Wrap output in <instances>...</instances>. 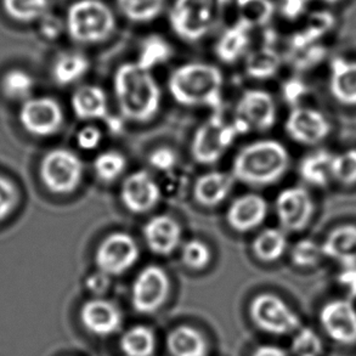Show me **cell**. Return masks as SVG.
Listing matches in <instances>:
<instances>
[{"label": "cell", "mask_w": 356, "mask_h": 356, "mask_svg": "<svg viewBox=\"0 0 356 356\" xmlns=\"http://www.w3.org/2000/svg\"><path fill=\"white\" fill-rule=\"evenodd\" d=\"M293 51L292 61H293L294 66L299 70H304V71L321 63L326 55L325 48L316 45V44L307 47V48L293 50Z\"/></svg>", "instance_id": "cell-44"}, {"label": "cell", "mask_w": 356, "mask_h": 356, "mask_svg": "<svg viewBox=\"0 0 356 356\" xmlns=\"http://www.w3.org/2000/svg\"><path fill=\"white\" fill-rule=\"evenodd\" d=\"M172 53V47L165 39L159 35H149L141 44L136 63L146 70L152 71L154 67L169 61Z\"/></svg>", "instance_id": "cell-35"}, {"label": "cell", "mask_w": 356, "mask_h": 356, "mask_svg": "<svg viewBox=\"0 0 356 356\" xmlns=\"http://www.w3.org/2000/svg\"><path fill=\"white\" fill-rule=\"evenodd\" d=\"M170 279L162 266L147 265L135 276L130 302L136 313L152 315L163 308L170 293Z\"/></svg>", "instance_id": "cell-10"}, {"label": "cell", "mask_w": 356, "mask_h": 356, "mask_svg": "<svg viewBox=\"0 0 356 356\" xmlns=\"http://www.w3.org/2000/svg\"><path fill=\"white\" fill-rule=\"evenodd\" d=\"M240 21L255 26L268 24L275 13V6L271 0H237Z\"/></svg>", "instance_id": "cell-39"}, {"label": "cell", "mask_w": 356, "mask_h": 356, "mask_svg": "<svg viewBox=\"0 0 356 356\" xmlns=\"http://www.w3.org/2000/svg\"><path fill=\"white\" fill-rule=\"evenodd\" d=\"M289 154L277 140H257L245 145L232 161L236 181L250 188H268L279 183L289 168Z\"/></svg>", "instance_id": "cell-3"}, {"label": "cell", "mask_w": 356, "mask_h": 356, "mask_svg": "<svg viewBox=\"0 0 356 356\" xmlns=\"http://www.w3.org/2000/svg\"><path fill=\"white\" fill-rule=\"evenodd\" d=\"M291 260L298 268H315L323 259V247L318 242L309 238H302L294 243L291 250Z\"/></svg>", "instance_id": "cell-40"}, {"label": "cell", "mask_w": 356, "mask_h": 356, "mask_svg": "<svg viewBox=\"0 0 356 356\" xmlns=\"http://www.w3.org/2000/svg\"><path fill=\"white\" fill-rule=\"evenodd\" d=\"M291 350L294 356H321L323 353V341L312 328L300 327L294 333Z\"/></svg>", "instance_id": "cell-42"}, {"label": "cell", "mask_w": 356, "mask_h": 356, "mask_svg": "<svg viewBox=\"0 0 356 356\" xmlns=\"http://www.w3.org/2000/svg\"><path fill=\"white\" fill-rule=\"evenodd\" d=\"M236 180L232 172L211 170L198 177L193 184V201L200 207L216 208L232 195Z\"/></svg>", "instance_id": "cell-20"}, {"label": "cell", "mask_w": 356, "mask_h": 356, "mask_svg": "<svg viewBox=\"0 0 356 356\" xmlns=\"http://www.w3.org/2000/svg\"><path fill=\"white\" fill-rule=\"evenodd\" d=\"M117 9L134 24H151L163 14L167 0H116Z\"/></svg>", "instance_id": "cell-31"}, {"label": "cell", "mask_w": 356, "mask_h": 356, "mask_svg": "<svg viewBox=\"0 0 356 356\" xmlns=\"http://www.w3.org/2000/svg\"><path fill=\"white\" fill-rule=\"evenodd\" d=\"M120 350L124 356H154L157 350V337L146 325H134L120 334Z\"/></svg>", "instance_id": "cell-28"}, {"label": "cell", "mask_w": 356, "mask_h": 356, "mask_svg": "<svg viewBox=\"0 0 356 356\" xmlns=\"http://www.w3.org/2000/svg\"><path fill=\"white\" fill-rule=\"evenodd\" d=\"M277 120V108L274 97L263 89H248L242 92L236 107L232 124L237 134H248L250 131H268Z\"/></svg>", "instance_id": "cell-9"}, {"label": "cell", "mask_w": 356, "mask_h": 356, "mask_svg": "<svg viewBox=\"0 0 356 356\" xmlns=\"http://www.w3.org/2000/svg\"><path fill=\"white\" fill-rule=\"evenodd\" d=\"M3 10L10 19L19 24L40 21L49 14V0H1Z\"/></svg>", "instance_id": "cell-33"}, {"label": "cell", "mask_w": 356, "mask_h": 356, "mask_svg": "<svg viewBox=\"0 0 356 356\" xmlns=\"http://www.w3.org/2000/svg\"><path fill=\"white\" fill-rule=\"evenodd\" d=\"M332 179L337 183L352 186L356 184V149H346L341 154H333Z\"/></svg>", "instance_id": "cell-41"}, {"label": "cell", "mask_w": 356, "mask_h": 356, "mask_svg": "<svg viewBox=\"0 0 356 356\" xmlns=\"http://www.w3.org/2000/svg\"><path fill=\"white\" fill-rule=\"evenodd\" d=\"M71 107L78 120H106L108 117V99L102 87L84 84L72 92Z\"/></svg>", "instance_id": "cell-21"}, {"label": "cell", "mask_w": 356, "mask_h": 356, "mask_svg": "<svg viewBox=\"0 0 356 356\" xmlns=\"http://www.w3.org/2000/svg\"><path fill=\"white\" fill-rule=\"evenodd\" d=\"M222 72L213 63H183L169 74V95L184 107H208L218 112L222 105Z\"/></svg>", "instance_id": "cell-2"}, {"label": "cell", "mask_w": 356, "mask_h": 356, "mask_svg": "<svg viewBox=\"0 0 356 356\" xmlns=\"http://www.w3.org/2000/svg\"><path fill=\"white\" fill-rule=\"evenodd\" d=\"M318 1H321V3H326V4H336V3H339L341 0H318Z\"/></svg>", "instance_id": "cell-54"}, {"label": "cell", "mask_w": 356, "mask_h": 356, "mask_svg": "<svg viewBox=\"0 0 356 356\" xmlns=\"http://www.w3.org/2000/svg\"><path fill=\"white\" fill-rule=\"evenodd\" d=\"M90 70V61L81 51H65L55 58L51 67L54 81L58 86L67 87L79 82Z\"/></svg>", "instance_id": "cell-27"}, {"label": "cell", "mask_w": 356, "mask_h": 356, "mask_svg": "<svg viewBox=\"0 0 356 356\" xmlns=\"http://www.w3.org/2000/svg\"><path fill=\"white\" fill-rule=\"evenodd\" d=\"M281 66V58L279 54L271 47L253 50L247 54L245 58V72L257 81H266L274 77L279 72Z\"/></svg>", "instance_id": "cell-30"}, {"label": "cell", "mask_w": 356, "mask_h": 356, "mask_svg": "<svg viewBox=\"0 0 356 356\" xmlns=\"http://www.w3.org/2000/svg\"><path fill=\"white\" fill-rule=\"evenodd\" d=\"M289 248L287 232L281 227H268L252 241L250 250L261 263H275L284 257Z\"/></svg>", "instance_id": "cell-26"}, {"label": "cell", "mask_w": 356, "mask_h": 356, "mask_svg": "<svg viewBox=\"0 0 356 356\" xmlns=\"http://www.w3.org/2000/svg\"><path fill=\"white\" fill-rule=\"evenodd\" d=\"M140 259V247L134 236L115 232L104 237L94 253L97 270L115 277L125 274Z\"/></svg>", "instance_id": "cell-11"}, {"label": "cell", "mask_w": 356, "mask_h": 356, "mask_svg": "<svg viewBox=\"0 0 356 356\" xmlns=\"http://www.w3.org/2000/svg\"><path fill=\"white\" fill-rule=\"evenodd\" d=\"M248 313L252 323L260 331L271 336H287L302 327L298 314L280 296L271 292H263L253 297Z\"/></svg>", "instance_id": "cell-8"}, {"label": "cell", "mask_w": 356, "mask_h": 356, "mask_svg": "<svg viewBox=\"0 0 356 356\" xmlns=\"http://www.w3.org/2000/svg\"><path fill=\"white\" fill-rule=\"evenodd\" d=\"M180 259L188 269L201 271L212 263V248L204 241L191 238L180 247Z\"/></svg>", "instance_id": "cell-37"}, {"label": "cell", "mask_w": 356, "mask_h": 356, "mask_svg": "<svg viewBox=\"0 0 356 356\" xmlns=\"http://www.w3.org/2000/svg\"><path fill=\"white\" fill-rule=\"evenodd\" d=\"M193 184L188 169H183L178 165L163 174V178L159 183L162 198L179 201L193 190Z\"/></svg>", "instance_id": "cell-38"}, {"label": "cell", "mask_w": 356, "mask_h": 356, "mask_svg": "<svg viewBox=\"0 0 356 356\" xmlns=\"http://www.w3.org/2000/svg\"><path fill=\"white\" fill-rule=\"evenodd\" d=\"M84 163L74 151L58 147L44 154L39 164V178L49 193L68 196L81 188Z\"/></svg>", "instance_id": "cell-6"}, {"label": "cell", "mask_w": 356, "mask_h": 356, "mask_svg": "<svg viewBox=\"0 0 356 356\" xmlns=\"http://www.w3.org/2000/svg\"><path fill=\"white\" fill-rule=\"evenodd\" d=\"M19 200L17 188L9 179L0 175V222L13 212Z\"/></svg>", "instance_id": "cell-45"}, {"label": "cell", "mask_w": 356, "mask_h": 356, "mask_svg": "<svg viewBox=\"0 0 356 356\" xmlns=\"http://www.w3.org/2000/svg\"><path fill=\"white\" fill-rule=\"evenodd\" d=\"M79 320L87 332L97 337L106 338L120 332L123 325V314L110 299L92 297L82 304Z\"/></svg>", "instance_id": "cell-15"}, {"label": "cell", "mask_w": 356, "mask_h": 356, "mask_svg": "<svg viewBox=\"0 0 356 356\" xmlns=\"http://www.w3.org/2000/svg\"><path fill=\"white\" fill-rule=\"evenodd\" d=\"M320 323L328 337L338 344H356V309L350 299H334L325 304Z\"/></svg>", "instance_id": "cell-17"}, {"label": "cell", "mask_w": 356, "mask_h": 356, "mask_svg": "<svg viewBox=\"0 0 356 356\" xmlns=\"http://www.w3.org/2000/svg\"><path fill=\"white\" fill-rule=\"evenodd\" d=\"M315 206L307 188L293 186L282 190L275 200L280 227L286 232H300L312 222Z\"/></svg>", "instance_id": "cell-14"}, {"label": "cell", "mask_w": 356, "mask_h": 356, "mask_svg": "<svg viewBox=\"0 0 356 356\" xmlns=\"http://www.w3.org/2000/svg\"><path fill=\"white\" fill-rule=\"evenodd\" d=\"M106 120L107 123H108V122L111 123V122H113V120H116V117H113V120H112V117L108 116L107 117ZM110 128H111L112 130H115V131H117V133H118V131H120V128H122V125H120V122H118V123H116V124H110Z\"/></svg>", "instance_id": "cell-53"}, {"label": "cell", "mask_w": 356, "mask_h": 356, "mask_svg": "<svg viewBox=\"0 0 356 356\" xmlns=\"http://www.w3.org/2000/svg\"><path fill=\"white\" fill-rule=\"evenodd\" d=\"M111 276L102 273L100 270H97L92 274L88 275L84 284L88 292L92 293L94 297H102L111 287Z\"/></svg>", "instance_id": "cell-48"}, {"label": "cell", "mask_w": 356, "mask_h": 356, "mask_svg": "<svg viewBox=\"0 0 356 356\" xmlns=\"http://www.w3.org/2000/svg\"><path fill=\"white\" fill-rule=\"evenodd\" d=\"M269 204L259 193H248L232 200L225 214L227 225L238 234L254 232L266 220Z\"/></svg>", "instance_id": "cell-19"}, {"label": "cell", "mask_w": 356, "mask_h": 356, "mask_svg": "<svg viewBox=\"0 0 356 356\" xmlns=\"http://www.w3.org/2000/svg\"><path fill=\"white\" fill-rule=\"evenodd\" d=\"M308 92L305 83L299 78H289L282 86V97L291 106L297 107L300 99Z\"/></svg>", "instance_id": "cell-47"}, {"label": "cell", "mask_w": 356, "mask_h": 356, "mask_svg": "<svg viewBox=\"0 0 356 356\" xmlns=\"http://www.w3.org/2000/svg\"><path fill=\"white\" fill-rule=\"evenodd\" d=\"M113 92L120 116L133 123H147L159 115L162 92L152 71L138 63H122L113 76Z\"/></svg>", "instance_id": "cell-1"}, {"label": "cell", "mask_w": 356, "mask_h": 356, "mask_svg": "<svg viewBox=\"0 0 356 356\" xmlns=\"http://www.w3.org/2000/svg\"><path fill=\"white\" fill-rule=\"evenodd\" d=\"M330 92L336 102L356 106V61L336 58L331 63Z\"/></svg>", "instance_id": "cell-24"}, {"label": "cell", "mask_w": 356, "mask_h": 356, "mask_svg": "<svg viewBox=\"0 0 356 356\" xmlns=\"http://www.w3.org/2000/svg\"><path fill=\"white\" fill-rule=\"evenodd\" d=\"M19 123L29 134L35 138H49L58 134L65 122L63 106L50 97H31L19 110Z\"/></svg>", "instance_id": "cell-12"}, {"label": "cell", "mask_w": 356, "mask_h": 356, "mask_svg": "<svg viewBox=\"0 0 356 356\" xmlns=\"http://www.w3.org/2000/svg\"><path fill=\"white\" fill-rule=\"evenodd\" d=\"M102 140H104V134L102 130L97 127V125H86L82 129L79 130L76 136V144L78 149L89 152L94 151L97 147H100Z\"/></svg>", "instance_id": "cell-46"}, {"label": "cell", "mask_w": 356, "mask_h": 356, "mask_svg": "<svg viewBox=\"0 0 356 356\" xmlns=\"http://www.w3.org/2000/svg\"><path fill=\"white\" fill-rule=\"evenodd\" d=\"M165 346L170 356H208L209 343L200 330L191 325H179L167 336Z\"/></svg>", "instance_id": "cell-22"}, {"label": "cell", "mask_w": 356, "mask_h": 356, "mask_svg": "<svg viewBox=\"0 0 356 356\" xmlns=\"http://www.w3.org/2000/svg\"><path fill=\"white\" fill-rule=\"evenodd\" d=\"M120 200L128 212L138 216L147 214L152 212L162 200L159 183L147 170H135L123 179Z\"/></svg>", "instance_id": "cell-13"}, {"label": "cell", "mask_w": 356, "mask_h": 356, "mask_svg": "<svg viewBox=\"0 0 356 356\" xmlns=\"http://www.w3.org/2000/svg\"><path fill=\"white\" fill-rule=\"evenodd\" d=\"M127 168V157L116 149L104 151L92 161V172L102 183H115L122 178Z\"/></svg>", "instance_id": "cell-34"}, {"label": "cell", "mask_w": 356, "mask_h": 356, "mask_svg": "<svg viewBox=\"0 0 356 356\" xmlns=\"http://www.w3.org/2000/svg\"><path fill=\"white\" fill-rule=\"evenodd\" d=\"M65 24L66 33L74 43L97 45L116 32L117 17L104 0H76L67 8Z\"/></svg>", "instance_id": "cell-4"}, {"label": "cell", "mask_w": 356, "mask_h": 356, "mask_svg": "<svg viewBox=\"0 0 356 356\" xmlns=\"http://www.w3.org/2000/svg\"><path fill=\"white\" fill-rule=\"evenodd\" d=\"M237 136L238 134L232 122L229 123L220 113L216 112L195 131L190 152L198 164L213 165L227 154Z\"/></svg>", "instance_id": "cell-7"}, {"label": "cell", "mask_w": 356, "mask_h": 356, "mask_svg": "<svg viewBox=\"0 0 356 356\" xmlns=\"http://www.w3.org/2000/svg\"><path fill=\"white\" fill-rule=\"evenodd\" d=\"M325 257L336 260L343 268L356 266V227L342 225L333 229L323 242Z\"/></svg>", "instance_id": "cell-23"}, {"label": "cell", "mask_w": 356, "mask_h": 356, "mask_svg": "<svg viewBox=\"0 0 356 356\" xmlns=\"http://www.w3.org/2000/svg\"><path fill=\"white\" fill-rule=\"evenodd\" d=\"M250 356H289L282 348L273 344H264L255 348Z\"/></svg>", "instance_id": "cell-52"}, {"label": "cell", "mask_w": 356, "mask_h": 356, "mask_svg": "<svg viewBox=\"0 0 356 356\" xmlns=\"http://www.w3.org/2000/svg\"><path fill=\"white\" fill-rule=\"evenodd\" d=\"M338 284L347 289L349 299L356 298V266L344 268L338 275Z\"/></svg>", "instance_id": "cell-51"}, {"label": "cell", "mask_w": 356, "mask_h": 356, "mask_svg": "<svg viewBox=\"0 0 356 356\" xmlns=\"http://www.w3.org/2000/svg\"><path fill=\"white\" fill-rule=\"evenodd\" d=\"M34 78L24 70L14 68L5 73L1 79V92L14 102H26L33 92Z\"/></svg>", "instance_id": "cell-36"}, {"label": "cell", "mask_w": 356, "mask_h": 356, "mask_svg": "<svg viewBox=\"0 0 356 356\" xmlns=\"http://www.w3.org/2000/svg\"><path fill=\"white\" fill-rule=\"evenodd\" d=\"M232 0H174L169 24L179 38L196 43L212 33Z\"/></svg>", "instance_id": "cell-5"}, {"label": "cell", "mask_w": 356, "mask_h": 356, "mask_svg": "<svg viewBox=\"0 0 356 356\" xmlns=\"http://www.w3.org/2000/svg\"><path fill=\"white\" fill-rule=\"evenodd\" d=\"M146 247L159 257H169L183 245V227L169 214H157L149 218L143 227Z\"/></svg>", "instance_id": "cell-18"}, {"label": "cell", "mask_w": 356, "mask_h": 356, "mask_svg": "<svg viewBox=\"0 0 356 356\" xmlns=\"http://www.w3.org/2000/svg\"><path fill=\"white\" fill-rule=\"evenodd\" d=\"M336 19L331 13L328 11H320L315 13L309 17L307 24L302 31L294 34L292 39V50L307 48L318 42V39L323 38V35L333 29Z\"/></svg>", "instance_id": "cell-32"}, {"label": "cell", "mask_w": 356, "mask_h": 356, "mask_svg": "<svg viewBox=\"0 0 356 356\" xmlns=\"http://www.w3.org/2000/svg\"><path fill=\"white\" fill-rule=\"evenodd\" d=\"M39 22H40V33L43 34L44 38L49 40H55L63 32H66L65 19H60L55 15L48 14Z\"/></svg>", "instance_id": "cell-49"}, {"label": "cell", "mask_w": 356, "mask_h": 356, "mask_svg": "<svg viewBox=\"0 0 356 356\" xmlns=\"http://www.w3.org/2000/svg\"><path fill=\"white\" fill-rule=\"evenodd\" d=\"M308 0H282L281 13L286 19H297L305 13Z\"/></svg>", "instance_id": "cell-50"}, {"label": "cell", "mask_w": 356, "mask_h": 356, "mask_svg": "<svg viewBox=\"0 0 356 356\" xmlns=\"http://www.w3.org/2000/svg\"><path fill=\"white\" fill-rule=\"evenodd\" d=\"M253 27L243 21H238L225 29L218 39L216 54L225 63H235L245 58L250 47V32Z\"/></svg>", "instance_id": "cell-25"}, {"label": "cell", "mask_w": 356, "mask_h": 356, "mask_svg": "<svg viewBox=\"0 0 356 356\" xmlns=\"http://www.w3.org/2000/svg\"><path fill=\"white\" fill-rule=\"evenodd\" d=\"M333 154L326 149H318L313 154L305 156L299 163V174L305 183L316 188L327 186L332 179Z\"/></svg>", "instance_id": "cell-29"}, {"label": "cell", "mask_w": 356, "mask_h": 356, "mask_svg": "<svg viewBox=\"0 0 356 356\" xmlns=\"http://www.w3.org/2000/svg\"><path fill=\"white\" fill-rule=\"evenodd\" d=\"M284 130L296 143L315 146L330 135L331 124L323 112L310 107H293L284 123Z\"/></svg>", "instance_id": "cell-16"}, {"label": "cell", "mask_w": 356, "mask_h": 356, "mask_svg": "<svg viewBox=\"0 0 356 356\" xmlns=\"http://www.w3.org/2000/svg\"><path fill=\"white\" fill-rule=\"evenodd\" d=\"M147 159L149 165L161 173H167L178 167V154L169 146L156 147L149 152Z\"/></svg>", "instance_id": "cell-43"}]
</instances>
